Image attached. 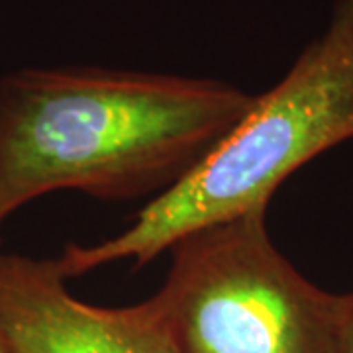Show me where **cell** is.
Here are the masks:
<instances>
[{
    "mask_svg": "<svg viewBox=\"0 0 353 353\" xmlns=\"http://www.w3.org/2000/svg\"><path fill=\"white\" fill-rule=\"evenodd\" d=\"M255 97L216 79L161 73H8L0 79V224L55 190L159 196L226 138Z\"/></svg>",
    "mask_w": 353,
    "mask_h": 353,
    "instance_id": "obj_1",
    "label": "cell"
},
{
    "mask_svg": "<svg viewBox=\"0 0 353 353\" xmlns=\"http://www.w3.org/2000/svg\"><path fill=\"white\" fill-rule=\"evenodd\" d=\"M353 139V0H338L328 28L287 75L175 187L152 199L122 234L71 243L57 257L67 279L114 261L143 267L194 230L267 210L299 167Z\"/></svg>",
    "mask_w": 353,
    "mask_h": 353,
    "instance_id": "obj_2",
    "label": "cell"
},
{
    "mask_svg": "<svg viewBox=\"0 0 353 353\" xmlns=\"http://www.w3.org/2000/svg\"><path fill=\"white\" fill-rule=\"evenodd\" d=\"M169 252L150 301L181 353H343L350 292L301 275L273 245L265 210L194 230Z\"/></svg>",
    "mask_w": 353,
    "mask_h": 353,
    "instance_id": "obj_3",
    "label": "cell"
},
{
    "mask_svg": "<svg viewBox=\"0 0 353 353\" xmlns=\"http://www.w3.org/2000/svg\"><path fill=\"white\" fill-rule=\"evenodd\" d=\"M0 334L12 353H181L152 301L75 299L57 259L0 253Z\"/></svg>",
    "mask_w": 353,
    "mask_h": 353,
    "instance_id": "obj_4",
    "label": "cell"
},
{
    "mask_svg": "<svg viewBox=\"0 0 353 353\" xmlns=\"http://www.w3.org/2000/svg\"><path fill=\"white\" fill-rule=\"evenodd\" d=\"M343 353H353V292H350V318L345 330V347Z\"/></svg>",
    "mask_w": 353,
    "mask_h": 353,
    "instance_id": "obj_5",
    "label": "cell"
},
{
    "mask_svg": "<svg viewBox=\"0 0 353 353\" xmlns=\"http://www.w3.org/2000/svg\"><path fill=\"white\" fill-rule=\"evenodd\" d=\"M0 353H12V352H10V347L6 345L4 338H2V334H0Z\"/></svg>",
    "mask_w": 353,
    "mask_h": 353,
    "instance_id": "obj_6",
    "label": "cell"
}]
</instances>
